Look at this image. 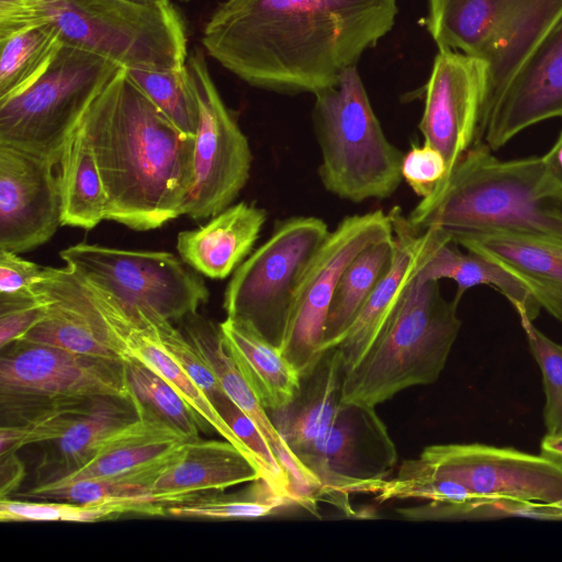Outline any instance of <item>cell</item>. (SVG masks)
<instances>
[{"label":"cell","instance_id":"obj_14","mask_svg":"<svg viewBox=\"0 0 562 562\" xmlns=\"http://www.w3.org/2000/svg\"><path fill=\"white\" fill-rule=\"evenodd\" d=\"M425 26L438 49L520 59L562 15V0H428Z\"/></svg>","mask_w":562,"mask_h":562},{"label":"cell","instance_id":"obj_43","mask_svg":"<svg viewBox=\"0 0 562 562\" xmlns=\"http://www.w3.org/2000/svg\"><path fill=\"white\" fill-rule=\"evenodd\" d=\"M541 158L540 196L562 201V131L555 143Z\"/></svg>","mask_w":562,"mask_h":562},{"label":"cell","instance_id":"obj_31","mask_svg":"<svg viewBox=\"0 0 562 562\" xmlns=\"http://www.w3.org/2000/svg\"><path fill=\"white\" fill-rule=\"evenodd\" d=\"M394 252L393 237L361 251L345 269L326 318L323 352L336 348L387 270Z\"/></svg>","mask_w":562,"mask_h":562},{"label":"cell","instance_id":"obj_25","mask_svg":"<svg viewBox=\"0 0 562 562\" xmlns=\"http://www.w3.org/2000/svg\"><path fill=\"white\" fill-rule=\"evenodd\" d=\"M344 376L339 350L337 347L329 349L311 371L301 376L300 390L293 401L284 408L268 412L296 459L319 441L334 422L340 405Z\"/></svg>","mask_w":562,"mask_h":562},{"label":"cell","instance_id":"obj_41","mask_svg":"<svg viewBox=\"0 0 562 562\" xmlns=\"http://www.w3.org/2000/svg\"><path fill=\"white\" fill-rule=\"evenodd\" d=\"M47 306L41 291L33 297L0 299V348L22 339L45 317Z\"/></svg>","mask_w":562,"mask_h":562},{"label":"cell","instance_id":"obj_24","mask_svg":"<svg viewBox=\"0 0 562 562\" xmlns=\"http://www.w3.org/2000/svg\"><path fill=\"white\" fill-rule=\"evenodd\" d=\"M267 215L254 203L232 204L204 225L181 231L176 244L179 257L203 277L225 279L251 254Z\"/></svg>","mask_w":562,"mask_h":562},{"label":"cell","instance_id":"obj_3","mask_svg":"<svg viewBox=\"0 0 562 562\" xmlns=\"http://www.w3.org/2000/svg\"><path fill=\"white\" fill-rule=\"evenodd\" d=\"M484 143L469 148L447 178L406 215L420 233L450 237L506 231L562 237V201L540 196L541 158L499 159Z\"/></svg>","mask_w":562,"mask_h":562},{"label":"cell","instance_id":"obj_42","mask_svg":"<svg viewBox=\"0 0 562 562\" xmlns=\"http://www.w3.org/2000/svg\"><path fill=\"white\" fill-rule=\"evenodd\" d=\"M20 254L0 249V299H26L38 295L44 267Z\"/></svg>","mask_w":562,"mask_h":562},{"label":"cell","instance_id":"obj_9","mask_svg":"<svg viewBox=\"0 0 562 562\" xmlns=\"http://www.w3.org/2000/svg\"><path fill=\"white\" fill-rule=\"evenodd\" d=\"M397 473L460 483L498 514L562 516V469L541 454L484 443L434 445Z\"/></svg>","mask_w":562,"mask_h":562},{"label":"cell","instance_id":"obj_17","mask_svg":"<svg viewBox=\"0 0 562 562\" xmlns=\"http://www.w3.org/2000/svg\"><path fill=\"white\" fill-rule=\"evenodd\" d=\"M56 166L44 157L0 144V249L31 251L61 226Z\"/></svg>","mask_w":562,"mask_h":562},{"label":"cell","instance_id":"obj_28","mask_svg":"<svg viewBox=\"0 0 562 562\" xmlns=\"http://www.w3.org/2000/svg\"><path fill=\"white\" fill-rule=\"evenodd\" d=\"M441 279L456 282L457 292L453 300L458 303L471 288H494L513 305L521 325L533 323L541 310L524 285L506 270L475 252H462L451 237L439 229L437 239L419 268L415 281L439 282Z\"/></svg>","mask_w":562,"mask_h":562},{"label":"cell","instance_id":"obj_5","mask_svg":"<svg viewBox=\"0 0 562 562\" xmlns=\"http://www.w3.org/2000/svg\"><path fill=\"white\" fill-rule=\"evenodd\" d=\"M314 95L324 188L355 203L391 196L403 180L404 153L384 134L357 66Z\"/></svg>","mask_w":562,"mask_h":562},{"label":"cell","instance_id":"obj_40","mask_svg":"<svg viewBox=\"0 0 562 562\" xmlns=\"http://www.w3.org/2000/svg\"><path fill=\"white\" fill-rule=\"evenodd\" d=\"M447 173L448 166L443 155L428 143L413 145L404 154L403 180L420 199L429 196L445 180Z\"/></svg>","mask_w":562,"mask_h":562},{"label":"cell","instance_id":"obj_19","mask_svg":"<svg viewBox=\"0 0 562 562\" xmlns=\"http://www.w3.org/2000/svg\"><path fill=\"white\" fill-rule=\"evenodd\" d=\"M387 214L393 228V258L337 346L345 374L353 370L371 350L414 283L439 233L436 227L416 232L398 206Z\"/></svg>","mask_w":562,"mask_h":562},{"label":"cell","instance_id":"obj_2","mask_svg":"<svg viewBox=\"0 0 562 562\" xmlns=\"http://www.w3.org/2000/svg\"><path fill=\"white\" fill-rule=\"evenodd\" d=\"M106 194V220L146 232L184 215L194 137L182 133L122 68L87 110Z\"/></svg>","mask_w":562,"mask_h":562},{"label":"cell","instance_id":"obj_15","mask_svg":"<svg viewBox=\"0 0 562 562\" xmlns=\"http://www.w3.org/2000/svg\"><path fill=\"white\" fill-rule=\"evenodd\" d=\"M297 460L317 481V495L350 509L348 494L387 479L397 453L374 407L340 403L325 435Z\"/></svg>","mask_w":562,"mask_h":562},{"label":"cell","instance_id":"obj_8","mask_svg":"<svg viewBox=\"0 0 562 562\" xmlns=\"http://www.w3.org/2000/svg\"><path fill=\"white\" fill-rule=\"evenodd\" d=\"M97 396H132L122 359L81 355L26 340L1 348L2 425L23 424Z\"/></svg>","mask_w":562,"mask_h":562},{"label":"cell","instance_id":"obj_20","mask_svg":"<svg viewBox=\"0 0 562 562\" xmlns=\"http://www.w3.org/2000/svg\"><path fill=\"white\" fill-rule=\"evenodd\" d=\"M36 289L47 299V313L20 340L81 355L122 359L89 291L67 266L44 267Z\"/></svg>","mask_w":562,"mask_h":562},{"label":"cell","instance_id":"obj_46","mask_svg":"<svg viewBox=\"0 0 562 562\" xmlns=\"http://www.w3.org/2000/svg\"><path fill=\"white\" fill-rule=\"evenodd\" d=\"M540 454L562 469V434H546L540 442Z\"/></svg>","mask_w":562,"mask_h":562},{"label":"cell","instance_id":"obj_36","mask_svg":"<svg viewBox=\"0 0 562 562\" xmlns=\"http://www.w3.org/2000/svg\"><path fill=\"white\" fill-rule=\"evenodd\" d=\"M221 492L166 506V515L188 518L252 519L272 514L289 499L277 495L263 480L256 481L247 496L222 495Z\"/></svg>","mask_w":562,"mask_h":562},{"label":"cell","instance_id":"obj_1","mask_svg":"<svg viewBox=\"0 0 562 562\" xmlns=\"http://www.w3.org/2000/svg\"><path fill=\"white\" fill-rule=\"evenodd\" d=\"M396 0H225L206 22L207 54L250 86L317 93L393 27Z\"/></svg>","mask_w":562,"mask_h":562},{"label":"cell","instance_id":"obj_10","mask_svg":"<svg viewBox=\"0 0 562 562\" xmlns=\"http://www.w3.org/2000/svg\"><path fill=\"white\" fill-rule=\"evenodd\" d=\"M329 232L316 216L277 222L268 239L233 272L223 296L226 316L250 324L280 347L300 277Z\"/></svg>","mask_w":562,"mask_h":562},{"label":"cell","instance_id":"obj_44","mask_svg":"<svg viewBox=\"0 0 562 562\" xmlns=\"http://www.w3.org/2000/svg\"><path fill=\"white\" fill-rule=\"evenodd\" d=\"M38 22L32 0H0V35Z\"/></svg>","mask_w":562,"mask_h":562},{"label":"cell","instance_id":"obj_7","mask_svg":"<svg viewBox=\"0 0 562 562\" xmlns=\"http://www.w3.org/2000/svg\"><path fill=\"white\" fill-rule=\"evenodd\" d=\"M122 68L105 57L63 44L32 85L0 101V144L58 165L66 140Z\"/></svg>","mask_w":562,"mask_h":562},{"label":"cell","instance_id":"obj_11","mask_svg":"<svg viewBox=\"0 0 562 562\" xmlns=\"http://www.w3.org/2000/svg\"><path fill=\"white\" fill-rule=\"evenodd\" d=\"M59 256L83 282L125 306L150 310L171 322L198 313L209 301L201 274L168 251L79 243Z\"/></svg>","mask_w":562,"mask_h":562},{"label":"cell","instance_id":"obj_12","mask_svg":"<svg viewBox=\"0 0 562 562\" xmlns=\"http://www.w3.org/2000/svg\"><path fill=\"white\" fill-rule=\"evenodd\" d=\"M391 237L390 216L381 210L346 216L328 233L304 268L279 347L301 376L324 353L328 308L342 272L361 251Z\"/></svg>","mask_w":562,"mask_h":562},{"label":"cell","instance_id":"obj_13","mask_svg":"<svg viewBox=\"0 0 562 562\" xmlns=\"http://www.w3.org/2000/svg\"><path fill=\"white\" fill-rule=\"evenodd\" d=\"M186 66L196 97L198 126L184 215L201 221L234 203L249 180L252 154L209 72L202 50L195 48L188 55Z\"/></svg>","mask_w":562,"mask_h":562},{"label":"cell","instance_id":"obj_29","mask_svg":"<svg viewBox=\"0 0 562 562\" xmlns=\"http://www.w3.org/2000/svg\"><path fill=\"white\" fill-rule=\"evenodd\" d=\"M142 417L133 396H98L75 418L54 448L43 457L40 472H47L41 483L54 482L89 461L101 446L122 428Z\"/></svg>","mask_w":562,"mask_h":562},{"label":"cell","instance_id":"obj_47","mask_svg":"<svg viewBox=\"0 0 562 562\" xmlns=\"http://www.w3.org/2000/svg\"><path fill=\"white\" fill-rule=\"evenodd\" d=\"M128 2H133L136 4L142 5H149V7H170L172 5L170 3V0H126Z\"/></svg>","mask_w":562,"mask_h":562},{"label":"cell","instance_id":"obj_27","mask_svg":"<svg viewBox=\"0 0 562 562\" xmlns=\"http://www.w3.org/2000/svg\"><path fill=\"white\" fill-rule=\"evenodd\" d=\"M218 327L228 353L267 412L288 406L300 390L301 375L279 347L240 319L226 316Z\"/></svg>","mask_w":562,"mask_h":562},{"label":"cell","instance_id":"obj_39","mask_svg":"<svg viewBox=\"0 0 562 562\" xmlns=\"http://www.w3.org/2000/svg\"><path fill=\"white\" fill-rule=\"evenodd\" d=\"M143 310L154 326L164 349L204 391L212 404L223 396L225 392L216 375L184 333L175 327L173 322L150 310Z\"/></svg>","mask_w":562,"mask_h":562},{"label":"cell","instance_id":"obj_26","mask_svg":"<svg viewBox=\"0 0 562 562\" xmlns=\"http://www.w3.org/2000/svg\"><path fill=\"white\" fill-rule=\"evenodd\" d=\"M186 438L169 425L142 413L101 446L81 467L48 483L85 479L119 477L166 465L182 448Z\"/></svg>","mask_w":562,"mask_h":562},{"label":"cell","instance_id":"obj_38","mask_svg":"<svg viewBox=\"0 0 562 562\" xmlns=\"http://www.w3.org/2000/svg\"><path fill=\"white\" fill-rule=\"evenodd\" d=\"M522 328L542 374L547 434H562V345L546 336L533 323L524 324Z\"/></svg>","mask_w":562,"mask_h":562},{"label":"cell","instance_id":"obj_33","mask_svg":"<svg viewBox=\"0 0 562 562\" xmlns=\"http://www.w3.org/2000/svg\"><path fill=\"white\" fill-rule=\"evenodd\" d=\"M27 499L77 504H119L134 514L165 516L166 505L151 488L128 477H97L64 483H43L20 495Z\"/></svg>","mask_w":562,"mask_h":562},{"label":"cell","instance_id":"obj_16","mask_svg":"<svg viewBox=\"0 0 562 562\" xmlns=\"http://www.w3.org/2000/svg\"><path fill=\"white\" fill-rule=\"evenodd\" d=\"M488 69L487 60L452 49H438L435 56L419 131L443 155L447 176L469 148L483 142Z\"/></svg>","mask_w":562,"mask_h":562},{"label":"cell","instance_id":"obj_6","mask_svg":"<svg viewBox=\"0 0 562 562\" xmlns=\"http://www.w3.org/2000/svg\"><path fill=\"white\" fill-rule=\"evenodd\" d=\"M63 44L105 57L125 69L169 70L186 65L187 35L172 5L126 0H32Z\"/></svg>","mask_w":562,"mask_h":562},{"label":"cell","instance_id":"obj_32","mask_svg":"<svg viewBox=\"0 0 562 562\" xmlns=\"http://www.w3.org/2000/svg\"><path fill=\"white\" fill-rule=\"evenodd\" d=\"M61 45L58 31L46 21L0 35V101L32 85Z\"/></svg>","mask_w":562,"mask_h":562},{"label":"cell","instance_id":"obj_37","mask_svg":"<svg viewBox=\"0 0 562 562\" xmlns=\"http://www.w3.org/2000/svg\"><path fill=\"white\" fill-rule=\"evenodd\" d=\"M134 514L119 504H77L59 501L0 498V520L12 521H74L94 522Z\"/></svg>","mask_w":562,"mask_h":562},{"label":"cell","instance_id":"obj_35","mask_svg":"<svg viewBox=\"0 0 562 562\" xmlns=\"http://www.w3.org/2000/svg\"><path fill=\"white\" fill-rule=\"evenodd\" d=\"M125 71L138 89L182 133L194 137L198 126V102L186 65L169 70L132 68Z\"/></svg>","mask_w":562,"mask_h":562},{"label":"cell","instance_id":"obj_4","mask_svg":"<svg viewBox=\"0 0 562 562\" xmlns=\"http://www.w3.org/2000/svg\"><path fill=\"white\" fill-rule=\"evenodd\" d=\"M458 304L443 297L439 282L414 281L371 350L345 374L340 403L375 408L436 382L461 328Z\"/></svg>","mask_w":562,"mask_h":562},{"label":"cell","instance_id":"obj_30","mask_svg":"<svg viewBox=\"0 0 562 562\" xmlns=\"http://www.w3.org/2000/svg\"><path fill=\"white\" fill-rule=\"evenodd\" d=\"M60 225L94 228L106 220V194L91 142L80 123L58 161Z\"/></svg>","mask_w":562,"mask_h":562},{"label":"cell","instance_id":"obj_23","mask_svg":"<svg viewBox=\"0 0 562 562\" xmlns=\"http://www.w3.org/2000/svg\"><path fill=\"white\" fill-rule=\"evenodd\" d=\"M260 479L258 465L232 442L199 438L184 442L150 488L168 506Z\"/></svg>","mask_w":562,"mask_h":562},{"label":"cell","instance_id":"obj_18","mask_svg":"<svg viewBox=\"0 0 562 562\" xmlns=\"http://www.w3.org/2000/svg\"><path fill=\"white\" fill-rule=\"evenodd\" d=\"M562 117V18L491 108L483 142L494 151L524 130Z\"/></svg>","mask_w":562,"mask_h":562},{"label":"cell","instance_id":"obj_22","mask_svg":"<svg viewBox=\"0 0 562 562\" xmlns=\"http://www.w3.org/2000/svg\"><path fill=\"white\" fill-rule=\"evenodd\" d=\"M182 322V331L210 366L225 394L258 426L288 474L296 503L314 508L318 483L300 464L249 386L224 344L218 325L194 313Z\"/></svg>","mask_w":562,"mask_h":562},{"label":"cell","instance_id":"obj_48","mask_svg":"<svg viewBox=\"0 0 562 562\" xmlns=\"http://www.w3.org/2000/svg\"><path fill=\"white\" fill-rule=\"evenodd\" d=\"M178 1H180V2H188V1H190V0H178Z\"/></svg>","mask_w":562,"mask_h":562},{"label":"cell","instance_id":"obj_45","mask_svg":"<svg viewBox=\"0 0 562 562\" xmlns=\"http://www.w3.org/2000/svg\"><path fill=\"white\" fill-rule=\"evenodd\" d=\"M1 459V497H10L16 487L20 485L24 477L25 469L20 459L15 456V452L4 454Z\"/></svg>","mask_w":562,"mask_h":562},{"label":"cell","instance_id":"obj_21","mask_svg":"<svg viewBox=\"0 0 562 562\" xmlns=\"http://www.w3.org/2000/svg\"><path fill=\"white\" fill-rule=\"evenodd\" d=\"M451 240L506 270L562 323V237L487 231L456 235Z\"/></svg>","mask_w":562,"mask_h":562},{"label":"cell","instance_id":"obj_34","mask_svg":"<svg viewBox=\"0 0 562 562\" xmlns=\"http://www.w3.org/2000/svg\"><path fill=\"white\" fill-rule=\"evenodd\" d=\"M123 361L132 396L140 412L177 430L187 441L199 439V424L190 407L158 373L132 355Z\"/></svg>","mask_w":562,"mask_h":562}]
</instances>
